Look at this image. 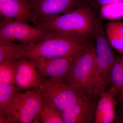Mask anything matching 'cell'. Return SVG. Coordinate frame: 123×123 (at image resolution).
I'll return each mask as SVG.
<instances>
[{"instance_id":"1","label":"cell","mask_w":123,"mask_h":123,"mask_svg":"<svg viewBox=\"0 0 123 123\" xmlns=\"http://www.w3.org/2000/svg\"><path fill=\"white\" fill-rule=\"evenodd\" d=\"M98 16L95 9L86 3L51 20L34 24L62 33L80 42H87L93 39Z\"/></svg>"},{"instance_id":"2","label":"cell","mask_w":123,"mask_h":123,"mask_svg":"<svg viewBox=\"0 0 123 123\" xmlns=\"http://www.w3.org/2000/svg\"><path fill=\"white\" fill-rule=\"evenodd\" d=\"M93 39L75 58L68 75L63 79L80 88L90 99L105 90L97 66L95 44Z\"/></svg>"},{"instance_id":"3","label":"cell","mask_w":123,"mask_h":123,"mask_svg":"<svg viewBox=\"0 0 123 123\" xmlns=\"http://www.w3.org/2000/svg\"><path fill=\"white\" fill-rule=\"evenodd\" d=\"M90 41L80 42L66 35L52 31L44 39L27 46L21 58L31 59L76 56L85 49Z\"/></svg>"},{"instance_id":"4","label":"cell","mask_w":123,"mask_h":123,"mask_svg":"<svg viewBox=\"0 0 123 123\" xmlns=\"http://www.w3.org/2000/svg\"><path fill=\"white\" fill-rule=\"evenodd\" d=\"M43 101L39 88L18 91L0 113V123H38Z\"/></svg>"},{"instance_id":"5","label":"cell","mask_w":123,"mask_h":123,"mask_svg":"<svg viewBox=\"0 0 123 123\" xmlns=\"http://www.w3.org/2000/svg\"><path fill=\"white\" fill-rule=\"evenodd\" d=\"M39 89L42 96L60 112L88 97L80 88L62 78L42 76Z\"/></svg>"},{"instance_id":"6","label":"cell","mask_w":123,"mask_h":123,"mask_svg":"<svg viewBox=\"0 0 123 123\" xmlns=\"http://www.w3.org/2000/svg\"><path fill=\"white\" fill-rule=\"evenodd\" d=\"M52 31L22 21L0 17V42H17L31 45L44 39Z\"/></svg>"},{"instance_id":"7","label":"cell","mask_w":123,"mask_h":123,"mask_svg":"<svg viewBox=\"0 0 123 123\" xmlns=\"http://www.w3.org/2000/svg\"><path fill=\"white\" fill-rule=\"evenodd\" d=\"M86 3H89L88 0H30L29 5L34 24L51 20Z\"/></svg>"},{"instance_id":"8","label":"cell","mask_w":123,"mask_h":123,"mask_svg":"<svg viewBox=\"0 0 123 123\" xmlns=\"http://www.w3.org/2000/svg\"><path fill=\"white\" fill-rule=\"evenodd\" d=\"M76 56L39 57L29 60L34 64L42 76L64 79L70 72Z\"/></svg>"},{"instance_id":"9","label":"cell","mask_w":123,"mask_h":123,"mask_svg":"<svg viewBox=\"0 0 123 123\" xmlns=\"http://www.w3.org/2000/svg\"><path fill=\"white\" fill-rule=\"evenodd\" d=\"M42 76L31 60L22 58L17 61L14 85L19 90L39 88Z\"/></svg>"},{"instance_id":"10","label":"cell","mask_w":123,"mask_h":123,"mask_svg":"<svg viewBox=\"0 0 123 123\" xmlns=\"http://www.w3.org/2000/svg\"><path fill=\"white\" fill-rule=\"evenodd\" d=\"M97 103L86 97L60 112L64 123H95Z\"/></svg>"},{"instance_id":"11","label":"cell","mask_w":123,"mask_h":123,"mask_svg":"<svg viewBox=\"0 0 123 123\" xmlns=\"http://www.w3.org/2000/svg\"><path fill=\"white\" fill-rule=\"evenodd\" d=\"M0 17L33 23L32 13L26 0H0Z\"/></svg>"},{"instance_id":"12","label":"cell","mask_w":123,"mask_h":123,"mask_svg":"<svg viewBox=\"0 0 123 123\" xmlns=\"http://www.w3.org/2000/svg\"><path fill=\"white\" fill-rule=\"evenodd\" d=\"M100 98L97 103L95 123H114L116 117L115 106L117 101L111 91L104 90L100 93Z\"/></svg>"},{"instance_id":"13","label":"cell","mask_w":123,"mask_h":123,"mask_svg":"<svg viewBox=\"0 0 123 123\" xmlns=\"http://www.w3.org/2000/svg\"><path fill=\"white\" fill-rule=\"evenodd\" d=\"M93 38L95 42L96 54L106 58L112 69L116 61L117 56L112 50L106 34L105 27L99 16L97 19Z\"/></svg>"},{"instance_id":"14","label":"cell","mask_w":123,"mask_h":123,"mask_svg":"<svg viewBox=\"0 0 123 123\" xmlns=\"http://www.w3.org/2000/svg\"><path fill=\"white\" fill-rule=\"evenodd\" d=\"M105 29L112 48L123 55V22L117 21L108 23Z\"/></svg>"},{"instance_id":"15","label":"cell","mask_w":123,"mask_h":123,"mask_svg":"<svg viewBox=\"0 0 123 123\" xmlns=\"http://www.w3.org/2000/svg\"><path fill=\"white\" fill-rule=\"evenodd\" d=\"M29 45L14 42H0V63L5 61H16Z\"/></svg>"},{"instance_id":"16","label":"cell","mask_w":123,"mask_h":123,"mask_svg":"<svg viewBox=\"0 0 123 123\" xmlns=\"http://www.w3.org/2000/svg\"><path fill=\"white\" fill-rule=\"evenodd\" d=\"M43 97V103L37 118L38 123H63L60 112L51 102Z\"/></svg>"},{"instance_id":"17","label":"cell","mask_w":123,"mask_h":123,"mask_svg":"<svg viewBox=\"0 0 123 123\" xmlns=\"http://www.w3.org/2000/svg\"><path fill=\"white\" fill-rule=\"evenodd\" d=\"M99 9L100 16L103 18L116 20L123 18V1L104 5Z\"/></svg>"},{"instance_id":"18","label":"cell","mask_w":123,"mask_h":123,"mask_svg":"<svg viewBox=\"0 0 123 123\" xmlns=\"http://www.w3.org/2000/svg\"><path fill=\"white\" fill-rule=\"evenodd\" d=\"M17 61H5L0 63V84L14 85Z\"/></svg>"},{"instance_id":"19","label":"cell","mask_w":123,"mask_h":123,"mask_svg":"<svg viewBox=\"0 0 123 123\" xmlns=\"http://www.w3.org/2000/svg\"><path fill=\"white\" fill-rule=\"evenodd\" d=\"M19 91L14 85L0 84V113Z\"/></svg>"},{"instance_id":"20","label":"cell","mask_w":123,"mask_h":123,"mask_svg":"<svg viewBox=\"0 0 123 123\" xmlns=\"http://www.w3.org/2000/svg\"><path fill=\"white\" fill-rule=\"evenodd\" d=\"M123 75V55L117 56L115 63L112 68L111 87L114 88L119 81Z\"/></svg>"},{"instance_id":"21","label":"cell","mask_w":123,"mask_h":123,"mask_svg":"<svg viewBox=\"0 0 123 123\" xmlns=\"http://www.w3.org/2000/svg\"><path fill=\"white\" fill-rule=\"evenodd\" d=\"M121 1H123V0H89L90 4L95 9L99 8L104 5Z\"/></svg>"},{"instance_id":"22","label":"cell","mask_w":123,"mask_h":123,"mask_svg":"<svg viewBox=\"0 0 123 123\" xmlns=\"http://www.w3.org/2000/svg\"><path fill=\"white\" fill-rule=\"evenodd\" d=\"M110 90L112 91L115 95L118 94L121 90H123V75L117 84L112 89H110Z\"/></svg>"},{"instance_id":"23","label":"cell","mask_w":123,"mask_h":123,"mask_svg":"<svg viewBox=\"0 0 123 123\" xmlns=\"http://www.w3.org/2000/svg\"><path fill=\"white\" fill-rule=\"evenodd\" d=\"M114 123H123V104L119 107Z\"/></svg>"},{"instance_id":"24","label":"cell","mask_w":123,"mask_h":123,"mask_svg":"<svg viewBox=\"0 0 123 123\" xmlns=\"http://www.w3.org/2000/svg\"><path fill=\"white\" fill-rule=\"evenodd\" d=\"M116 100L117 102H123V90L118 94Z\"/></svg>"},{"instance_id":"25","label":"cell","mask_w":123,"mask_h":123,"mask_svg":"<svg viewBox=\"0 0 123 123\" xmlns=\"http://www.w3.org/2000/svg\"><path fill=\"white\" fill-rule=\"evenodd\" d=\"M26 1L27 2V3L29 4V2H30V0H26Z\"/></svg>"},{"instance_id":"26","label":"cell","mask_w":123,"mask_h":123,"mask_svg":"<svg viewBox=\"0 0 123 123\" xmlns=\"http://www.w3.org/2000/svg\"></svg>"}]
</instances>
